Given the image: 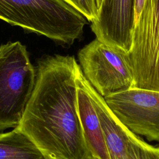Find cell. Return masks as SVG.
<instances>
[{
	"label": "cell",
	"mask_w": 159,
	"mask_h": 159,
	"mask_svg": "<svg viewBox=\"0 0 159 159\" xmlns=\"http://www.w3.org/2000/svg\"><path fill=\"white\" fill-rule=\"evenodd\" d=\"M135 0H101L97 19L91 28L96 38L128 52L135 26Z\"/></svg>",
	"instance_id": "cell-7"
},
{
	"label": "cell",
	"mask_w": 159,
	"mask_h": 159,
	"mask_svg": "<svg viewBox=\"0 0 159 159\" xmlns=\"http://www.w3.org/2000/svg\"><path fill=\"white\" fill-rule=\"evenodd\" d=\"M126 159H159V147L147 143L137 136L129 146Z\"/></svg>",
	"instance_id": "cell-11"
},
{
	"label": "cell",
	"mask_w": 159,
	"mask_h": 159,
	"mask_svg": "<svg viewBox=\"0 0 159 159\" xmlns=\"http://www.w3.org/2000/svg\"><path fill=\"white\" fill-rule=\"evenodd\" d=\"M81 13L86 19L92 22L98 16L101 0H63Z\"/></svg>",
	"instance_id": "cell-12"
},
{
	"label": "cell",
	"mask_w": 159,
	"mask_h": 159,
	"mask_svg": "<svg viewBox=\"0 0 159 159\" xmlns=\"http://www.w3.org/2000/svg\"><path fill=\"white\" fill-rule=\"evenodd\" d=\"M146 0H135V23L139 19L141 12L142 11V8L143 7L144 3Z\"/></svg>",
	"instance_id": "cell-13"
},
{
	"label": "cell",
	"mask_w": 159,
	"mask_h": 159,
	"mask_svg": "<svg viewBox=\"0 0 159 159\" xmlns=\"http://www.w3.org/2000/svg\"><path fill=\"white\" fill-rule=\"evenodd\" d=\"M35 78L26 46L19 41L0 46V131L19 125Z\"/></svg>",
	"instance_id": "cell-3"
},
{
	"label": "cell",
	"mask_w": 159,
	"mask_h": 159,
	"mask_svg": "<svg viewBox=\"0 0 159 159\" xmlns=\"http://www.w3.org/2000/svg\"><path fill=\"white\" fill-rule=\"evenodd\" d=\"M104 99L130 131L148 141L159 142V91L132 88Z\"/></svg>",
	"instance_id": "cell-6"
},
{
	"label": "cell",
	"mask_w": 159,
	"mask_h": 159,
	"mask_svg": "<svg viewBox=\"0 0 159 159\" xmlns=\"http://www.w3.org/2000/svg\"><path fill=\"white\" fill-rule=\"evenodd\" d=\"M73 56L55 55L39 60L32 96L17 128L44 159H89L77 107Z\"/></svg>",
	"instance_id": "cell-1"
},
{
	"label": "cell",
	"mask_w": 159,
	"mask_h": 159,
	"mask_svg": "<svg viewBox=\"0 0 159 159\" xmlns=\"http://www.w3.org/2000/svg\"><path fill=\"white\" fill-rule=\"evenodd\" d=\"M76 82L78 112L88 150L93 158L111 159L99 119L87 88V79L80 65L77 71Z\"/></svg>",
	"instance_id": "cell-9"
},
{
	"label": "cell",
	"mask_w": 159,
	"mask_h": 159,
	"mask_svg": "<svg viewBox=\"0 0 159 159\" xmlns=\"http://www.w3.org/2000/svg\"><path fill=\"white\" fill-rule=\"evenodd\" d=\"M0 19L68 45L81 38L88 24L81 13L63 0H0Z\"/></svg>",
	"instance_id": "cell-2"
},
{
	"label": "cell",
	"mask_w": 159,
	"mask_h": 159,
	"mask_svg": "<svg viewBox=\"0 0 159 159\" xmlns=\"http://www.w3.org/2000/svg\"><path fill=\"white\" fill-rule=\"evenodd\" d=\"M127 56L132 88L159 91V0H146L135 23Z\"/></svg>",
	"instance_id": "cell-4"
},
{
	"label": "cell",
	"mask_w": 159,
	"mask_h": 159,
	"mask_svg": "<svg viewBox=\"0 0 159 159\" xmlns=\"http://www.w3.org/2000/svg\"><path fill=\"white\" fill-rule=\"evenodd\" d=\"M89 159H96V158H93V157H91V158H90Z\"/></svg>",
	"instance_id": "cell-14"
},
{
	"label": "cell",
	"mask_w": 159,
	"mask_h": 159,
	"mask_svg": "<svg viewBox=\"0 0 159 159\" xmlns=\"http://www.w3.org/2000/svg\"><path fill=\"white\" fill-rule=\"evenodd\" d=\"M87 88L98 114L111 159H126L129 146L138 135L117 117L102 96L87 80Z\"/></svg>",
	"instance_id": "cell-8"
},
{
	"label": "cell",
	"mask_w": 159,
	"mask_h": 159,
	"mask_svg": "<svg viewBox=\"0 0 159 159\" xmlns=\"http://www.w3.org/2000/svg\"><path fill=\"white\" fill-rule=\"evenodd\" d=\"M0 159H44L35 144L17 127L0 134Z\"/></svg>",
	"instance_id": "cell-10"
},
{
	"label": "cell",
	"mask_w": 159,
	"mask_h": 159,
	"mask_svg": "<svg viewBox=\"0 0 159 159\" xmlns=\"http://www.w3.org/2000/svg\"><path fill=\"white\" fill-rule=\"evenodd\" d=\"M84 76L104 98L132 88L133 74L127 53L96 38L78 53Z\"/></svg>",
	"instance_id": "cell-5"
}]
</instances>
